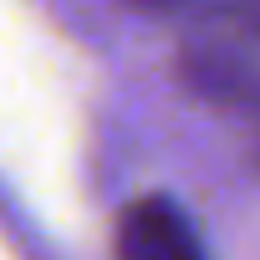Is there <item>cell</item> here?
I'll return each mask as SVG.
<instances>
[{
	"label": "cell",
	"instance_id": "cell-1",
	"mask_svg": "<svg viewBox=\"0 0 260 260\" xmlns=\"http://www.w3.org/2000/svg\"><path fill=\"white\" fill-rule=\"evenodd\" d=\"M184 82L224 107H260V0L214 11L179 51Z\"/></svg>",
	"mask_w": 260,
	"mask_h": 260
},
{
	"label": "cell",
	"instance_id": "cell-2",
	"mask_svg": "<svg viewBox=\"0 0 260 260\" xmlns=\"http://www.w3.org/2000/svg\"><path fill=\"white\" fill-rule=\"evenodd\" d=\"M112 250H117V260H209L189 214L164 194L133 199L117 214Z\"/></svg>",
	"mask_w": 260,
	"mask_h": 260
},
{
	"label": "cell",
	"instance_id": "cell-3",
	"mask_svg": "<svg viewBox=\"0 0 260 260\" xmlns=\"http://www.w3.org/2000/svg\"><path fill=\"white\" fill-rule=\"evenodd\" d=\"M138 11H179V6H194V0H127Z\"/></svg>",
	"mask_w": 260,
	"mask_h": 260
}]
</instances>
